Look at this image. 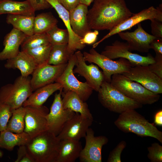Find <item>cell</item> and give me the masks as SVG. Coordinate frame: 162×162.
Masks as SVG:
<instances>
[{
  "label": "cell",
  "instance_id": "cell-1",
  "mask_svg": "<svg viewBox=\"0 0 162 162\" xmlns=\"http://www.w3.org/2000/svg\"><path fill=\"white\" fill-rule=\"evenodd\" d=\"M133 14L125 0H94L87 18L91 29L110 30Z\"/></svg>",
  "mask_w": 162,
  "mask_h": 162
},
{
  "label": "cell",
  "instance_id": "cell-2",
  "mask_svg": "<svg viewBox=\"0 0 162 162\" xmlns=\"http://www.w3.org/2000/svg\"><path fill=\"white\" fill-rule=\"evenodd\" d=\"M114 123L124 132L133 133L142 137H152L162 143V132L135 110H129L120 114Z\"/></svg>",
  "mask_w": 162,
  "mask_h": 162
},
{
  "label": "cell",
  "instance_id": "cell-3",
  "mask_svg": "<svg viewBox=\"0 0 162 162\" xmlns=\"http://www.w3.org/2000/svg\"><path fill=\"white\" fill-rule=\"evenodd\" d=\"M60 140L48 131L32 138L26 145L34 162H56Z\"/></svg>",
  "mask_w": 162,
  "mask_h": 162
},
{
  "label": "cell",
  "instance_id": "cell-4",
  "mask_svg": "<svg viewBox=\"0 0 162 162\" xmlns=\"http://www.w3.org/2000/svg\"><path fill=\"white\" fill-rule=\"evenodd\" d=\"M110 83L125 96L142 105L152 104L160 99L159 94L152 92L122 74L113 75Z\"/></svg>",
  "mask_w": 162,
  "mask_h": 162
},
{
  "label": "cell",
  "instance_id": "cell-5",
  "mask_svg": "<svg viewBox=\"0 0 162 162\" xmlns=\"http://www.w3.org/2000/svg\"><path fill=\"white\" fill-rule=\"evenodd\" d=\"M98 100L105 108L119 114L127 110L141 108L142 105L127 97L105 81L98 92Z\"/></svg>",
  "mask_w": 162,
  "mask_h": 162
},
{
  "label": "cell",
  "instance_id": "cell-6",
  "mask_svg": "<svg viewBox=\"0 0 162 162\" xmlns=\"http://www.w3.org/2000/svg\"><path fill=\"white\" fill-rule=\"evenodd\" d=\"M29 76L17 77L13 83H9L0 88V102L9 106L11 110L22 106L33 92Z\"/></svg>",
  "mask_w": 162,
  "mask_h": 162
},
{
  "label": "cell",
  "instance_id": "cell-7",
  "mask_svg": "<svg viewBox=\"0 0 162 162\" xmlns=\"http://www.w3.org/2000/svg\"><path fill=\"white\" fill-rule=\"evenodd\" d=\"M83 54L85 60L98 65L103 70L105 81L110 82L112 76L115 74H123L128 72L132 67L127 60L123 58L114 61L100 54L94 48L89 52H84Z\"/></svg>",
  "mask_w": 162,
  "mask_h": 162
},
{
  "label": "cell",
  "instance_id": "cell-8",
  "mask_svg": "<svg viewBox=\"0 0 162 162\" xmlns=\"http://www.w3.org/2000/svg\"><path fill=\"white\" fill-rule=\"evenodd\" d=\"M76 62V57L74 53L68 61L64 70L55 82L61 85L62 91L74 92L82 100L86 102L92 94L93 90L86 82H81L75 76L73 69Z\"/></svg>",
  "mask_w": 162,
  "mask_h": 162
},
{
  "label": "cell",
  "instance_id": "cell-9",
  "mask_svg": "<svg viewBox=\"0 0 162 162\" xmlns=\"http://www.w3.org/2000/svg\"><path fill=\"white\" fill-rule=\"evenodd\" d=\"M101 54L111 59L123 58L128 60L132 67L148 66L154 62V58L150 54L142 56L129 50L127 42L116 40L111 45L106 46Z\"/></svg>",
  "mask_w": 162,
  "mask_h": 162
},
{
  "label": "cell",
  "instance_id": "cell-10",
  "mask_svg": "<svg viewBox=\"0 0 162 162\" xmlns=\"http://www.w3.org/2000/svg\"><path fill=\"white\" fill-rule=\"evenodd\" d=\"M162 4L156 8L153 6L146 8L132 15L112 29L98 41L93 45V48L96 47L104 40L118 33L129 29L133 26L147 20L155 19L162 21Z\"/></svg>",
  "mask_w": 162,
  "mask_h": 162
},
{
  "label": "cell",
  "instance_id": "cell-11",
  "mask_svg": "<svg viewBox=\"0 0 162 162\" xmlns=\"http://www.w3.org/2000/svg\"><path fill=\"white\" fill-rule=\"evenodd\" d=\"M55 94L49 113L46 116L48 130L56 136L59 133L65 123L71 118L75 112L64 109L62 101V92Z\"/></svg>",
  "mask_w": 162,
  "mask_h": 162
},
{
  "label": "cell",
  "instance_id": "cell-12",
  "mask_svg": "<svg viewBox=\"0 0 162 162\" xmlns=\"http://www.w3.org/2000/svg\"><path fill=\"white\" fill-rule=\"evenodd\" d=\"M26 112L25 118L24 132L32 138L48 130L46 116L49 110L46 106H27L25 107Z\"/></svg>",
  "mask_w": 162,
  "mask_h": 162
},
{
  "label": "cell",
  "instance_id": "cell-13",
  "mask_svg": "<svg viewBox=\"0 0 162 162\" xmlns=\"http://www.w3.org/2000/svg\"><path fill=\"white\" fill-rule=\"evenodd\" d=\"M122 74L154 93H162V79L152 72L148 66L132 67L128 71Z\"/></svg>",
  "mask_w": 162,
  "mask_h": 162
},
{
  "label": "cell",
  "instance_id": "cell-14",
  "mask_svg": "<svg viewBox=\"0 0 162 162\" xmlns=\"http://www.w3.org/2000/svg\"><path fill=\"white\" fill-rule=\"evenodd\" d=\"M85 145L81 152L79 159L81 162H101L102 149L108 142L105 136H95L94 132L89 128L85 137Z\"/></svg>",
  "mask_w": 162,
  "mask_h": 162
},
{
  "label": "cell",
  "instance_id": "cell-15",
  "mask_svg": "<svg viewBox=\"0 0 162 162\" xmlns=\"http://www.w3.org/2000/svg\"><path fill=\"white\" fill-rule=\"evenodd\" d=\"M93 121V119L85 118L79 113H76L65 123L57 137L60 140L68 139L80 141L85 138Z\"/></svg>",
  "mask_w": 162,
  "mask_h": 162
},
{
  "label": "cell",
  "instance_id": "cell-16",
  "mask_svg": "<svg viewBox=\"0 0 162 162\" xmlns=\"http://www.w3.org/2000/svg\"><path fill=\"white\" fill-rule=\"evenodd\" d=\"M74 53L76 57L77 62L75 66L76 67L73 69L74 74H78L83 77L93 90L98 92L105 81L103 72L96 65L93 64L87 65L83 53L80 50Z\"/></svg>",
  "mask_w": 162,
  "mask_h": 162
},
{
  "label": "cell",
  "instance_id": "cell-17",
  "mask_svg": "<svg viewBox=\"0 0 162 162\" xmlns=\"http://www.w3.org/2000/svg\"><path fill=\"white\" fill-rule=\"evenodd\" d=\"M67 63L54 65L46 64L37 67L32 74L30 82L33 92L55 82L66 68Z\"/></svg>",
  "mask_w": 162,
  "mask_h": 162
},
{
  "label": "cell",
  "instance_id": "cell-18",
  "mask_svg": "<svg viewBox=\"0 0 162 162\" xmlns=\"http://www.w3.org/2000/svg\"><path fill=\"white\" fill-rule=\"evenodd\" d=\"M137 25V28L133 32H122L118 34L122 39L127 41L130 51L148 52L151 42L156 38L146 32L140 23Z\"/></svg>",
  "mask_w": 162,
  "mask_h": 162
},
{
  "label": "cell",
  "instance_id": "cell-19",
  "mask_svg": "<svg viewBox=\"0 0 162 162\" xmlns=\"http://www.w3.org/2000/svg\"><path fill=\"white\" fill-rule=\"evenodd\" d=\"M45 0L48 2L52 7L55 9L67 28L69 37L68 44V49L69 51L74 53L77 50L83 49L85 47L86 45L80 43V40L82 38L76 34L72 29L70 23L69 11L59 2L58 0Z\"/></svg>",
  "mask_w": 162,
  "mask_h": 162
},
{
  "label": "cell",
  "instance_id": "cell-20",
  "mask_svg": "<svg viewBox=\"0 0 162 162\" xmlns=\"http://www.w3.org/2000/svg\"><path fill=\"white\" fill-rule=\"evenodd\" d=\"M88 7L85 4L80 3L75 8L69 11L72 29L76 34L81 38L91 31L87 18Z\"/></svg>",
  "mask_w": 162,
  "mask_h": 162
},
{
  "label": "cell",
  "instance_id": "cell-21",
  "mask_svg": "<svg viewBox=\"0 0 162 162\" xmlns=\"http://www.w3.org/2000/svg\"><path fill=\"white\" fill-rule=\"evenodd\" d=\"M26 36L22 32L13 28L4 37V48L0 52V60H7L16 56L20 51L19 47Z\"/></svg>",
  "mask_w": 162,
  "mask_h": 162
},
{
  "label": "cell",
  "instance_id": "cell-22",
  "mask_svg": "<svg viewBox=\"0 0 162 162\" xmlns=\"http://www.w3.org/2000/svg\"><path fill=\"white\" fill-rule=\"evenodd\" d=\"M8 69H17L21 76L28 77L32 74L37 66L32 57L24 51H20L15 56L7 59L4 65Z\"/></svg>",
  "mask_w": 162,
  "mask_h": 162
},
{
  "label": "cell",
  "instance_id": "cell-23",
  "mask_svg": "<svg viewBox=\"0 0 162 162\" xmlns=\"http://www.w3.org/2000/svg\"><path fill=\"white\" fill-rule=\"evenodd\" d=\"M62 96L63 106L64 109L79 113L85 118L93 119L88 105L77 94L72 91H62Z\"/></svg>",
  "mask_w": 162,
  "mask_h": 162
},
{
  "label": "cell",
  "instance_id": "cell-24",
  "mask_svg": "<svg viewBox=\"0 0 162 162\" xmlns=\"http://www.w3.org/2000/svg\"><path fill=\"white\" fill-rule=\"evenodd\" d=\"M82 148L80 141L65 139L60 140L56 162H74L79 158Z\"/></svg>",
  "mask_w": 162,
  "mask_h": 162
},
{
  "label": "cell",
  "instance_id": "cell-25",
  "mask_svg": "<svg viewBox=\"0 0 162 162\" xmlns=\"http://www.w3.org/2000/svg\"><path fill=\"white\" fill-rule=\"evenodd\" d=\"M62 90L61 85L55 82L40 87L32 92L23 103L22 106L39 107L43 105L48 98L54 92Z\"/></svg>",
  "mask_w": 162,
  "mask_h": 162
},
{
  "label": "cell",
  "instance_id": "cell-26",
  "mask_svg": "<svg viewBox=\"0 0 162 162\" xmlns=\"http://www.w3.org/2000/svg\"><path fill=\"white\" fill-rule=\"evenodd\" d=\"M35 12L28 0L22 2L13 0L0 1V15L8 14L35 15Z\"/></svg>",
  "mask_w": 162,
  "mask_h": 162
},
{
  "label": "cell",
  "instance_id": "cell-27",
  "mask_svg": "<svg viewBox=\"0 0 162 162\" xmlns=\"http://www.w3.org/2000/svg\"><path fill=\"white\" fill-rule=\"evenodd\" d=\"M31 139L24 131L16 133L6 129L0 132V147L11 151L16 146L26 145Z\"/></svg>",
  "mask_w": 162,
  "mask_h": 162
},
{
  "label": "cell",
  "instance_id": "cell-28",
  "mask_svg": "<svg viewBox=\"0 0 162 162\" xmlns=\"http://www.w3.org/2000/svg\"><path fill=\"white\" fill-rule=\"evenodd\" d=\"M35 15L8 14L6 21L13 28L21 31L27 36L34 34L33 28Z\"/></svg>",
  "mask_w": 162,
  "mask_h": 162
},
{
  "label": "cell",
  "instance_id": "cell-29",
  "mask_svg": "<svg viewBox=\"0 0 162 162\" xmlns=\"http://www.w3.org/2000/svg\"><path fill=\"white\" fill-rule=\"evenodd\" d=\"M57 19L50 12L42 13L35 16L34 34L46 33L54 26L57 25Z\"/></svg>",
  "mask_w": 162,
  "mask_h": 162
},
{
  "label": "cell",
  "instance_id": "cell-30",
  "mask_svg": "<svg viewBox=\"0 0 162 162\" xmlns=\"http://www.w3.org/2000/svg\"><path fill=\"white\" fill-rule=\"evenodd\" d=\"M74 54L68 50V44L52 45L48 64L57 65L67 63Z\"/></svg>",
  "mask_w": 162,
  "mask_h": 162
},
{
  "label": "cell",
  "instance_id": "cell-31",
  "mask_svg": "<svg viewBox=\"0 0 162 162\" xmlns=\"http://www.w3.org/2000/svg\"><path fill=\"white\" fill-rule=\"evenodd\" d=\"M26 110L22 106L12 110V114L8 123L6 130L16 133H22L25 127Z\"/></svg>",
  "mask_w": 162,
  "mask_h": 162
},
{
  "label": "cell",
  "instance_id": "cell-32",
  "mask_svg": "<svg viewBox=\"0 0 162 162\" xmlns=\"http://www.w3.org/2000/svg\"><path fill=\"white\" fill-rule=\"evenodd\" d=\"M50 43L49 38L47 33L34 34L25 38L21 45V51H26Z\"/></svg>",
  "mask_w": 162,
  "mask_h": 162
},
{
  "label": "cell",
  "instance_id": "cell-33",
  "mask_svg": "<svg viewBox=\"0 0 162 162\" xmlns=\"http://www.w3.org/2000/svg\"><path fill=\"white\" fill-rule=\"evenodd\" d=\"M52 46L50 43L24 51L32 57L38 67L48 64Z\"/></svg>",
  "mask_w": 162,
  "mask_h": 162
},
{
  "label": "cell",
  "instance_id": "cell-34",
  "mask_svg": "<svg viewBox=\"0 0 162 162\" xmlns=\"http://www.w3.org/2000/svg\"><path fill=\"white\" fill-rule=\"evenodd\" d=\"M52 45L68 44L69 40V34L67 29L58 27L57 25L46 32Z\"/></svg>",
  "mask_w": 162,
  "mask_h": 162
},
{
  "label": "cell",
  "instance_id": "cell-35",
  "mask_svg": "<svg viewBox=\"0 0 162 162\" xmlns=\"http://www.w3.org/2000/svg\"><path fill=\"white\" fill-rule=\"evenodd\" d=\"M12 110L8 105L0 102V132L6 129Z\"/></svg>",
  "mask_w": 162,
  "mask_h": 162
},
{
  "label": "cell",
  "instance_id": "cell-36",
  "mask_svg": "<svg viewBox=\"0 0 162 162\" xmlns=\"http://www.w3.org/2000/svg\"><path fill=\"white\" fill-rule=\"evenodd\" d=\"M147 157L152 162H162V146L155 142L147 148Z\"/></svg>",
  "mask_w": 162,
  "mask_h": 162
},
{
  "label": "cell",
  "instance_id": "cell-37",
  "mask_svg": "<svg viewBox=\"0 0 162 162\" xmlns=\"http://www.w3.org/2000/svg\"><path fill=\"white\" fill-rule=\"evenodd\" d=\"M126 145V142L124 140L120 142L110 153L107 162H121V155Z\"/></svg>",
  "mask_w": 162,
  "mask_h": 162
},
{
  "label": "cell",
  "instance_id": "cell-38",
  "mask_svg": "<svg viewBox=\"0 0 162 162\" xmlns=\"http://www.w3.org/2000/svg\"><path fill=\"white\" fill-rule=\"evenodd\" d=\"M155 53L154 62L148 66L152 72L162 79V54Z\"/></svg>",
  "mask_w": 162,
  "mask_h": 162
},
{
  "label": "cell",
  "instance_id": "cell-39",
  "mask_svg": "<svg viewBox=\"0 0 162 162\" xmlns=\"http://www.w3.org/2000/svg\"><path fill=\"white\" fill-rule=\"evenodd\" d=\"M15 162H34L28 153L26 145L19 146L17 156Z\"/></svg>",
  "mask_w": 162,
  "mask_h": 162
},
{
  "label": "cell",
  "instance_id": "cell-40",
  "mask_svg": "<svg viewBox=\"0 0 162 162\" xmlns=\"http://www.w3.org/2000/svg\"><path fill=\"white\" fill-rule=\"evenodd\" d=\"M150 21L152 35L156 38H162V21L155 19Z\"/></svg>",
  "mask_w": 162,
  "mask_h": 162
},
{
  "label": "cell",
  "instance_id": "cell-41",
  "mask_svg": "<svg viewBox=\"0 0 162 162\" xmlns=\"http://www.w3.org/2000/svg\"><path fill=\"white\" fill-rule=\"evenodd\" d=\"M98 34V31L97 30L89 32L86 33L80 39V42L81 44L85 45L94 44L96 41Z\"/></svg>",
  "mask_w": 162,
  "mask_h": 162
},
{
  "label": "cell",
  "instance_id": "cell-42",
  "mask_svg": "<svg viewBox=\"0 0 162 162\" xmlns=\"http://www.w3.org/2000/svg\"><path fill=\"white\" fill-rule=\"evenodd\" d=\"M35 11L51 8L50 4L45 0H28Z\"/></svg>",
  "mask_w": 162,
  "mask_h": 162
},
{
  "label": "cell",
  "instance_id": "cell-43",
  "mask_svg": "<svg viewBox=\"0 0 162 162\" xmlns=\"http://www.w3.org/2000/svg\"><path fill=\"white\" fill-rule=\"evenodd\" d=\"M80 0H58L59 2L69 11L75 8Z\"/></svg>",
  "mask_w": 162,
  "mask_h": 162
},
{
  "label": "cell",
  "instance_id": "cell-44",
  "mask_svg": "<svg viewBox=\"0 0 162 162\" xmlns=\"http://www.w3.org/2000/svg\"><path fill=\"white\" fill-rule=\"evenodd\" d=\"M150 48L155 53L162 54V38H155L151 42Z\"/></svg>",
  "mask_w": 162,
  "mask_h": 162
},
{
  "label": "cell",
  "instance_id": "cell-45",
  "mask_svg": "<svg viewBox=\"0 0 162 162\" xmlns=\"http://www.w3.org/2000/svg\"><path fill=\"white\" fill-rule=\"evenodd\" d=\"M154 123L155 125L162 126V110L158 111L155 114L154 118Z\"/></svg>",
  "mask_w": 162,
  "mask_h": 162
},
{
  "label": "cell",
  "instance_id": "cell-46",
  "mask_svg": "<svg viewBox=\"0 0 162 162\" xmlns=\"http://www.w3.org/2000/svg\"><path fill=\"white\" fill-rule=\"evenodd\" d=\"M94 0H80V3L89 6Z\"/></svg>",
  "mask_w": 162,
  "mask_h": 162
},
{
  "label": "cell",
  "instance_id": "cell-47",
  "mask_svg": "<svg viewBox=\"0 0 162 162\" xmlns=\"http://www.w3.org/2000/svg\"><path fill=\"white\" fill-rule=\"evenodd\" d=\"M3 155V153L2 152L0 151V157H1Z\"/></svg>",
  "mask_w": 162,
  "mask_h": 162
},
{
  "label": "cell",
  "instance_id": "cell-48",
  "mask_svg": "<svg viewBox=\"0 0 162 162\" xmlns=\"http://www.w3.org/2000/svg\"><path fill=\"white\" fill-rule=\"evenodd\" d=\"M2 0H0V1H2Z\"/></svg>",
  "mask_w": 162,
  "mask_h": 162
},
{
  "label": "cell",
  "instance_id": "cell-49",
  "mask_svg": "<svg viewBox=\"0 0 162 162\" xmlns=\"http://www.w3.org/2000/svg\"></svg>",
  "mask_w": 162,
  "mask_h": 162
}]
</instances>
